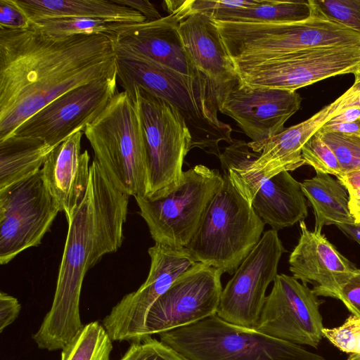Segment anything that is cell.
Masks as SVG:
<instances>
[{
    "label": "cell",
    "mask_w": 360,
    "mask_h": 360,
    "mask_svg": "<svg viewBox=\"0 0 360 360\" xmlns=\"http://www.w3.org/2000/svg\"><path fill=\"white\" fill-rule=\"evenodd\" d=\"M116 74L108 35L0 28V141L63 94Z\"/></svg>",
    "instance_id": "cell-1"
},
{
    "label": "cell",
    "mask_w": 360,
    "mask_h": 360,
    "mask_svg": "<svg viewBox=\"0 0 360 360\" xmlns=\"http://www.w3.org/2000/svg\"><path fill=\"white\" fill-rule=\"evenodd\" d=\"M129 195L109 181L96 159L84 196L67 219L68 229L50 310L32 338L39 348L63 349L84 326L79 300L86 272L122 245Z\"/></svg>",
    "instance_id": "cell-2"
},
{
    "label": "cell",
    "mask_w": 360,
    "mask_h": 360,
    "mask_svg": "<svg viewBox=\"0 0 360 360\" xmlns=\"http://www.w3.org/2000/svg\"><path fill=\"white\" fill-rule=\"evenodd\" d=\"M117 79L130 94L142 88L176 108L185 119L192 137L191 149L221 155L219 144H229L232 129L218 117V105L203 75L191 77L150 60L116 54Z\"/></svg>",
    "instance_id": "cell-3"
},
{
    "label": "cell",
    "mask_w": 360,
    "mask_h": 360,
    "mask_svg": "<svg viewBox=\"0 0 360 360\" xmlns=\"http://www.w3.org/2000/svg\"><path fill=\"white\" fill-rule=\"evenodd\" d=\"M224 172L223 184L186 248L197 262L232 275L259 241L265 224L245 182L233 171Z\"/></svg>",
    "instance_id": "cell-4"
},
{
    "label": "cell",
    "mask_w": 360,
    "mask_h": 360,
    "mask_svg": "<svg viewBox=\"0 0 360 360\" xmlns=\"http://www.w3.org/2000/svg\"><path fill=\"white\" fill-rule=\"evenodd\" d=\"M84 133L111 184L129 196H146V149L138 110L130 95L117 92Z\"/></svg>",
    "instance_id": "cell-5"
},
{
    "label": "cell",
    "mask_w": 360,
    "mask_h": 360,
    "mask_svg": "<svg viewBox=\"0 0 360 360\" xmlns=\"http://www.w3.org/2000/svg\"><path fill=\"white\" fill-rule=\"evenodd\" d=\"M158 335L188 360H326L299 345L234 325L217 314Z\"/></svg>",
    "instance_id": "cell-6"
},
{
    "label": "cell",
    "mask_w": 360,
    "mask_h": 360,
    "mask_svg": "<svg viewBox=\"0 0 360 360\" xmlns=\"http://www.w3.org/2000/svg\"><path fill=\"white\" fill-rule=\"evenodd\" d=\"M129 94L138 110L146 149V197L158 198L181 183L184 158L191 149V134L184 117L168 102L140 87Z\"/></svg>",
    "instance_id": "cell-7"
},
{
    "label": "cell",
    "mask_w": 360,
    "mask_h": 360,
    "mask_svg": "<svg viewBox=\"0 0 360 360\" xmlns=\"http://www.w3.org/2000/svg\"><path fill=\"white\" fill-rule=\"evenodd\" d=\"M222 184L219 170L197 165L184 172L181 183L166 194L134 197L155 243L186 248Z\"/></svg>",
    "instance_id": "cell-8"
},
{
    "label": "cell",
    "mask_w": 360,
    "mask_h": 360,
    "mask_svg": "<svg viewBox=\"0 0 360 360\" xmlns=\"http://www.w3.org/2000/svg\"><path fill=\"white\" fill-rule=\"evenodd\" d=\"M250 87L296 91L330 77L360 68V46H324L290 52L251 64H234Z\"/></svg>",
    "instance_id": "cell-9"
},
{
    "label": "cell",
    "mask_w": 360,
    "mask_h": 360,
    "mask_svg": "<svg viewBox=\"0 0 360 360\" xmlns=\"http://www.w3.org/2000/svg\"><path fill=\"white\" fill-rule=\"evenodd\" d=\"M148 252L150 266L146 280L136 291L124 296L103 320L112 341L137 342L150 338L146 329L150 308L179 276L197 262L186 248L155 243Z\"/></svg>",
    "instance_id": "cell-10"
},
{
    "label": "cell",
    "mask_w": 360,
    "mask_h": 360,
    "mask_svg": "<svg viewBox=\"0 0 360 360\" xmlns=\"http://www.w3.org/2000/svg\"><path fill=\"white\" fill-rule=\"evenodd\" d=\"M41 172L0 190V263L41 244L59 212Z\"/></svg>",
    "instance_id": "cell-11"
},
{
    "label": "cell",
    "mask_w": 360,
    "mask_h": 360,
    "mask_svg": "<svg viewBox=\"0 0 360 360\" xmlns=\"http://www.w3.org/2000/svg\"><path fill=\"white\" fill-rule=\"evenodd\" d=\"M284 252L278 231L264 232L223 288L217 315L234 325L255 329L266 288L278 275Z\"/></svg>",
    "instance_id": "cell-12"
},
{
    "label": "cell",
    "mask_w": 360,
    "mask_h": 360,
    "mask_svg": "<svg viewBox=\"0 0 360 360\" xmlns=\"http://www.w3.org/2000/svg\"><path fill=\"white\" fill-rule=\"evenodd\" d=\"M117 75L94 80L63 94L21 124L12 135L41 139L55 148L84 132L117 93Z\"/></svg>",
    "instance_id": "cell-13"
},
{
    "label": "cell",
    "mask_w": 360,
    "mask_h": 360,
    "mask_svg": "<svg viewBox=\"0 0 360 360\" xmlns=\"http://www.w3.org/2000/svg\"><path fill=\"white\" fill-rule=\"evenodd\" d=\"M222 272L196 262L179 276L150 308L146 321L148 336L189 326L217 314Z\"/></svg>",
    "instance_id": "cell-14"
},
{
    "label": "cell",
    "mask_w": 360,
    "mask_h": 360,
    "mask_svg": "<svg viewBox=\"0 0 360 360\" xmlns=\"http://www.w3.org/2000/svg\"><path fill=\"white\" fill-rule=\"evenodd\" d=\"M321 301L293 276L278 274L255 329L269 336L316 347L322 337Z\"/></svg>",
    "instance_id": "cell-15"
},
{
    "label": "cell",
    "mask_w": 360,
    "mask_h": 360,
    "mask_svg": "<svg viewBox=\"0 0 360 360\" xmlns=\"http://www.w3.org/2000/svg\"><path fill=\"white\" fill-rule=\"evenodd\" d=\"M191 0L179 1L169 15L155 21L128 24L113 39L116 54L146 59L181 74L202 75L190 60L179 26L191 12Z\"/></svg>",
    "instance_id": "cell-16"
},
{
    "label": "cell",
    "mask_w": 360,
    "mask_h": 360,
    "mask_svg": "<svg viewBox=\"0 0 360 360\" xmlns=\"http://www.w3.org/2000/svg\"><path fill=\"white\" fill-rule=\"evenodd\" d=\"M296 91L250 87L242 82L227 96L219 112L233 119L253 142L281 131L285 122L301 106Z\"/></svg>",
    "instance_id": "cell-17"
},
{
    "label": "cell",
    "mask_w": 360,
    "mask_h": 360,
    "mask_svg": "<svg viewBox=\"0 0 360 360\" xmlns=\"http://www.w3.org/2000/svg\"><path fill=\"white\" fill-rule=\"evenodd\" d=\"M179 32L190 60L206 79L219 111L241 79L214 20L206 14L191 13L180 22Z\"/></svg>",
    "instance_id": "cell-18"
},
{
    "label": "cell",
    "mask_w": 360,
    "mask_h": 360,
    "mask_svg": "<svg viewBox=\"0 0 360 360\" xmlns=\"http://www.w3.org/2000/svg\"><path fill=\"white\" fill-rule=\"evenodd\" d=\"M300 237L289 257L290 271L316 296L333 297L338 287L357 269L321 232L310 231L300 222Z\"/></svg>",
    "instance_id": "cell-19"
},
{
    "label": "cell",
    "mask_w": 360,
    "mask_h": 360,
    "mask_svg": "<svg viewBox=\"0 0 360 360\" xmlns=\"http://www.w3.org/2000/svg\"><path fill=\"white\" fill-rule=\"evenodd\" d=\"M83 131H77L55 147L40 172L59 211L68 219L85 195L90 176V157L81 153Z\"/></svg>",
    "instance_id": "cell-20"
},
{
    "label": "cell",
    "mask_w": 360,
    "mask_h": 360,
    "mask_svg": "<svg viewBox=\"0 0 360 360\" xmlns=\"http://www.w3.org/2000/svg\"><path fill=\"white\" fill-rule=\"evenodd\" d=\"M252 207L264 224L278 231L307 217V204L301 183L289 172L259 181L252 192Z\"/></svg>",
    "instance_id": "cell-21"
},
{
    "label": "cell",
    "mask_w": 360,
    "mask_h": 360,
    "mask_svg": "<svg viewBox=\"0 0 360 360\" xmlns=\"http://www.w3.org/2000/svg\"><path fill=\"white\" fill-rule=\"evenodd\" d=\"M30 22L58 18H89L121 23H141L146 18L112 0H13Z\"/></svg>",
    "instance_id": "cell-22"
},
{
    "label": "cell",
    "mask_w": 360,
    "mask_h": 360,
    "mask_svg": "<svg viewBox=\"0 0 360 360\" xmlns=\"http://www.w3.org/2000/svg\"><path fill=\"white\" fill-rule=\"evenodd\" d=\"M53 148L33 137L11 135L0 141V190L39 172Z\"/></svg>",
    "instance_id": "cell-23"
},
{
    "label": "cell",
    "mask_w": 360,
    "mask_h": 360,
    "mask_svg": "<svg viewBox=\"0 0 360 360\" xmlns=\"http://www.w3.org/2000/svg\"><path fill=\"white\" fill-rule=\"evenodd\" d=\"M301 187L314 210L315 231L321 232L324 226L354 222L346 189L330 174L316 172L311 179L304 180Z\"/></svg>",
    "instance_id": "cell-24"
},
{
    "label": "cell",
    "mask_w": 360,
    "mask_h": 360,
    "mask_svg": "<svg viewBox=\"0 0 360 360\" xmlns=\"http://www.w3.org/2000/svg\"><path fill=\"white\" fill-rule=\"evenodd\" d=\"M313 12L312 0L278 1L259 0L250 7L220 11L210 16L214 20L270 23L304 20Z\"/></svg>",
    "instance_id": "cell-25"
},
{
    "label": "cell",
    "mask_w": 360,
    "mask_h": 360,
    "mask_svg": "<svg viewBox=\"0 0 360 360\" xmlns=\"http://www.w3.org/2000/svg\"><path fill=\"white\" fill-rule=\"evenodd\" d=\"M112 340L98 321L85 325L62 349L60 360H110Z\"/></svg>",
    "instance_id": "cell-26"
},
{
    "label": "cell",
    "mask_w": 360,
    "mask_h": 360,
    "mask_svg": "<svg viewBox=\"0 0 360 360\" xmlns=\"http://www.w3.org/2000/svg\"><path fill=\"white\" fill-rule=\"evenodd\" d=\"M128 24L131 23L89 18H58L32 21L30 27L58 37L103 34L114 39Z\"/></svg>",
    "instance_id": "cell-27"
},
{
    "label": "cell",
    "mask_w": 360,
    "mask_h": 360,
    "mask_svg": "<svg viewBox=\"0 0 360 360\" xmlns=\"http://www.w3.org/2000/svg\"><path fill=\"white\" fill-rule=\"evenodd\" d=\"M335 153L343 173L360 169V137L318 131Z\"/></svg>",
    "instance_id": "cell-28"
},
{
    "label": "cell",
    "mask_w": 360,
    "mask_h": 360,
    "mask_svg": "<svg viewBox=\"0 0 360 360\" xmlns=\"http://www.w3.org/2000/svg\"><path fill=\"white\" fill-rule=\"evenodd\" d=\"M302 157L304 165L312 167L316 172L332 174L336 177L342 174L335 153L322 140L318 131L303 146Z\"/></svg>",
    "instance_id": "cell-29"
},
{
    "label": "cell",
    "mask_w": 360,
    "mask_h": 360,
    "mask_svg": "<svg viewBox=\"0 0 360 360\" xmlns=\"http://www.w3.org/2000/svg\"><path fill=\"white\" fill-rule=\"evenodd\" d=\"M329 19L360 33V0H314Z\"/></svg>",
    "instance_id": "cell-30"
},
{
    "label": "cell",
    "mask_w": 360,
    "mask_h": 360,
    "mask_svg": "<svg viewBox=\"0 0 360 360\" xmlns=\"http://www.w3.org/2000/svg\"><path fill=\"white\" fill-rule=\"evenodd\" d=\"M323 337L345 353L360 354V317L349 316L336 328H323Z\"/></svg>",
    "instance_id": "cell-31"
},
{
    "label": "cell",
    "mask_w": 360,
    "mask_h": 360,
    "mask_svg": "<svg viewBox=\"0 0 360 360\" xmlns=\"http://www.w3.org/2000/svg\"><path fill=\"white\" fill-rule=\"evenodd\" d=\"M120 360H188L160 340L147 338L131 342Z\"/></svg>",
    "instance_id": "cell-32"
},
{
    "label": "cell",
    "mask_w": 360,
    "mask_h": 360,
    "mask_svg": "<svg viewBox=\"0 0 360 360\" xmlns=\"http://www.w3.org/2000/svg\"><path fill=\"white\" fill-rule=\"evenodd\" d=\"M356 316L360 317V269H356L333 294Z\"/></svg>",
    "instance_id": "cell-33"
},
{
    "label": "cell",
    "mask_w": 360,
    "mask_h": 360,
    "mask_svg": "<svg viewBox=\"0 0 360 360\" xmlns=\"http://www.w3.org/2000/svg\"><path fill=\"white\" fill-rule=\"evenodd\" d=\"M259 1V0H191V13H203L212 16L220 11L250 7L257 4Z\"/></svg>",
    "instance_id": "cell-34"
},
{
    "label": "cell",
    "mask_w": 360,
    "mask_h": 360,
    "mask_svg": "<svg viewBox=\"0 0 360 360\" xmlns=\"http://www.w3.org/2000/svg\"><path fill=\"white\" fill-rule=\"evenodd\" d=\"M30 26V20L13 0H0V28L22 30Z\"/></svg>",
    "instance_id": "cell-35"
},
{
    "label": "cell",
    "mask_w": 360,
    "mask_h": 360,
    "mask_svg": "<svg viewBox=\"0 0 360 360\" xmlns=\"http://www.w3.org/2000/svg\"><path fill=\"white\" fill-rule=\"evenodd\" d=\"M21 305L18 300L1 292L0 293V333L11 325L18 316Z\"/></svg>",
    "instance_id": "cell-36"
},
{
    "label": "cell",
    "mask_w": 360,
    "mask_h": 360,
    "mask_svg": "<svg viewBox=\"0 0 360 360\" xmlns=\"http://www.w3.org/2000/svg\"><path fill=\"white\" fill-rule=\"evenodd\" d=\"M115 3L129 7L143 15L146 21H155L162 17L155 6L147 0H112Z\"/></svg>",
    "instance_id": "cell-37"
},
{
    "label": "cell",
    "mask_w": 360,
    "mask_h": 360,
    "mask_svg": "<svg viewBox=\"0 0 360 360\" xmlns=\"http://www.w3.org/2000/svg\"><path fill=\"white\" fill-rule=\"evenodd\" d=\"M319 130L326 132H335L347 136L360 137V121L354 122H328Z\"/></svg>",
    "instance_id": "cell-38"
},
{
    "label": "cell",
    "mask_w": 360,
    "mask_h": 360,
    "mask_svg": "<svg viewBox=\"0 0 360 360\" xmlns=\"http://www.w3.org/2000/svg\"><path fill=\"white\" fill-rule=\"evenodd\" d=\"M337 178L348 193L360 190V169L343 173Z\"/></svg>",
    "instance_id": "cell-39"
},
{
    "label": "cell",
    "mask_w": 360,
    "mask_h": 360,
    "mask_svg": "<svg viewBox=\"0 0 360 360\" xmlns=\"http://www.w3.org/2000/svg\"><path fill=\"white\" fill-rule=\"evenodd\" d=\"M360 121V105L344 108L337 115L331 118L330 122H354Z\"/></svg>",
    "instance_id": "cell-40"
},
{
    "label": "cell",
    "mask_w": 360,
    "mask_h": 360,
    "mask_svg": "<svg viewBox=\"0 0 360 360\" xmlns=\"http://www.w3.org/2000/svg\"><path fill=\"white\" fill-rule=\"evenodd\" d=\"M349 207L355 222H360V190L349 193Z\"/></svg>",
    "instance_id": "cell-41"
},
{
    "label": "cell",
    "mask_w": 360,
    "mask_h": 360,
    "mask_svg": "<svg viewBox=\"0 0 360 360\" xmlns=\"http://www.w3.org/2000/svg\"><path fill=\"white\" fill-rule=\"evenodd\" d=\"M348 237L352 238L360 245V222H352L337 225Z\"/></svg>",
    "instance_id": "cell-42"
},
{
    "label": "cell",
    "mask_w": 360,
    "mask_h": 360,
    "mask_svg": "<svg viewBox=\"0 0 360 360\" xmlns=\"http://www.w3.org/2000/svg\"><path fill=\"white\" fill-rule=\"evenodd\" d=\"M353 98V105H360V77L355 79L354 84L347 90Z\"/></svg>",
    "instance_id": "cell-43"
},
{
    "label": "cell",
    "mask_w": 360,
    "mask_h": 360,
    "mask_svg": "<svg viewBox=\"0 0 360 360\" xmlns=\"http://www.w3.org/2000/svg\"><path fill=\"white\" fill-rule=\"evenodd\" d=\"M347 360H360V354H352Z\"/></svg>",
    "instance_id": "cell-44"
},
{
    "label": "cell",
    "mask_w": 360,
    "mask_h": 360,
    "mask_svg": "<svg viewBox=\"0 0 360 360\" xmlns=\"http://www.w3.org/2000/svg\"><path fill=\"white\" fill-rule=\"evenodd\" d=\"M354 77L355 79H357V78H359L360 77V68L357 70V72L354 74Z\"/></svg>",
    "instance_id": "cell-45"
}]
</instances>
